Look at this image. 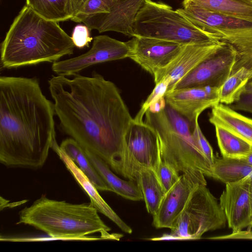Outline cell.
I'll list each match as a JSON object with an SVG mask.
<instances>
[{
    "label": "cell",
    "instance_id": "obj_1",
    "mask_svg": "<svg viewBox=\"0 0 252 252\" xmlns=\"http://www.w3.org/2000/svg\"><path fill=\"white\" fill-rule=\"evenodd\" d=\"M48 80L62 130L123 176L126 136L133 120L116 86L93 71Z\"/></svg>",
    "mask_w": 252,
    "mask_h": 252
},
{
    "label": "cell",
    "instance_id": "obj_2",
    "mask_svg": "<svg viewBox=\"0 0 252 252\" xmlns=\"http://www.w3.org/2000/svg\"><path fill=\"white\" fill-rule=\"evenodd\" d=\"M54 103L36 77H0V162L37 169L57 143Z\"/></svg>",
    "mask_w": 252,
    "mask_h": 252
},
{
    "label": "cell",
    "instance_id": "obj_3",
    "mask_svg": "<svg viewBox=\"0 0 252 252\" xmlns=\"http://www.w3.org/2000/svg\"><path fill=\"white\" fill-rule=\"evenodd\" d=\"M75 45L58 22L43 18L27 5L1 43V67L11 69L54 63L73 53Z\"/></svg>",
    "mask_w": 252,
    "mask_h": 252
},
{
    "label": "cell",
    "instance_id": "obj_4",
    "mask_svg": "<svg viewBox=\"0 0 252 252\" xmlns=\"http://www.w3.org/2000/svg\"><path fill=\"white\" fill-rule=\"evenodd\" d=\"M98 212L91 202L73 204L42 195L19 212L17 224L29 225L41 230L49 236V240H119L122 235L109 233L111 228Z\"/></svg>",
    "mask_w": 252,
    "mask_h": 252
},
{
    "label": "cell",
    "instance_id": "obj_5",
    "mask_svg": "<svg viewBox=\"0 0 252 252\" xmlns=\"http://www.w3.org/2000/svg\"><path fill=\"white\" fill-rule=\"evenodd\" d=\"M158 134L161 159L179 172L197 177H209L212 164L196 147L191 125L166 104L158 113L147 110L144 122Z\"/></svg>",
    "mask_w": 252,
    "mask_h": 252
},
{
    "label": "cell",
    "instance_id": "obj_6",
    "mask_svg": "<svg viewBox=\"0 0 252 252\" xmlns=\"http://www.w3.org/2000/svg\"><path fill=\"white\" fill-rule=\"evenodd\" d=\"M133 32V36L155 38L183 44L217 40L212 33L197 27L177 10L152 0H144L136 15Z\"/></svg>",
    "mask_w": 252,
    "mask_h": 252
},
{
    "label": "cell",
    "instance_id": "obj_7",
    "mask_svg": "<svg viewBox=\"0 0 252 252\" xmlns=\"http://www.w3.org/2000/svg\"><path fill=\"white\" fill-rule=\"evenodd\" d=\"M226 222L217 199L206 185H198L170 228V234L178 240L199 239L209 231L224 227Z\"/></svg>",
    "mask_w": 252,
    "mask_h": 252
},
{
    "label": "cell",
    "instance_id": "obj_8",
    "mask_svg": "<svg viewBox=\"0 0 252 252\" xmlns=\"http://www.w3.org/2000/svg\"><path fill=\"white\" fill-rule=\"evenodd\" d=\"M159 139L154 129L144 122H132L126 136L124 173L125 178L135 182L142 168L157 171L161 161Z\"/></svg>",
    "mask_w": 252,
    "mask_h": 252
},
{
    "label": "cell",
    "instance_id": "obj_9",
    "mask_svg": "<svg viewBox=\"0 0 252 252\" xmlns=\"http://www.w3.org/2000/svg\"><path fill=\"white\" fill-rule=\"evenodd\" d=\"M127 42H122L106 35L93 38L91 48L78 56L58 61L52 63L51 69L57 75L73 76L84 69L98 63L128 57Z\"/></svg>",
    "mask_w": 252,
    "mask_h": 252
},
{
    "label": "cell",
    "instance_id": "obj_10",
    "mask_svg": "<svg viewBox=\"0 0 252 252\" xmlns=\"http://www.w3.org/2000/svg\"><path fill=\"white\" fill-rule=\"evenodd\" d=\"M221 46L183 77L174 89L211 87L220 89L231 74L236 54L229 45Z\"/></svg>",
    "mask_w": 252,
    "mask_h": 252
},
{
    "label": "cell",
    "instance_id": "obj_11",
    "mask_svg": "<svg viewBox=\"0 0 252 252\" xmlns=\"http://www.w3.org/2000/svg\"><path fill=\"white\" fill-rule=\"evenodd\" d=\"M128 57L153 76L169 64L186 44L144 36H133L127 41Z\"/></svg>",
    "mask_w": 252,
    "mask_h": 252
},
{
    "label": "cell",
    "instance_id": "obj_12",
    "mask_svg": "<svg viewBox=\"0 0 252 252\" xmlns=\"http://www.w3.org/2000/svg\"><path fill=\"white\" fill-rule=\"evenodd\" d=\"M166 104L193 127L200 114L220 102L219 89L211 87L174 89L164 95Z\"/></svg>",
    "mask_w": 252,
    "mask_h": 252
},
{
    "label": "cell",
    "instance_id": "obj_13",
    "mask_svg": "<svg viewBox=\"0 0 252 252\" xmlns=\"http://www.w3.org/2000/svg\"><path fill=\"white\" fill-rule=\"evenodd\" d=\"M252 176L225 184L220 197V204L232 232L252 227V211L249 187Z\"/></svg>",
    "mask_w": 252,
    "mask_h": 252
},
{
    "label": "cell",
    "instance_id": "obj_14",
    "mask_svg": "<svg viewBox=\"0 0 252 252\" xmlns=\"http://www.w3.org/2000/svg\"><path fill=\"white\" fill-rule=\"evenodd\" d=\"M198 185H207L205 176L186 173L180 175L178 181L165 193L158 211L153 216V225L157 228L170 229Z\"/></svg>",
    "mask_w": 252,
    "mask_h": 252
},
{
    "label": "cell",
    "instance_id": "obj_15",
    "mask_svg": "<svg viewBox=\"0 0 252 252\" xmlns=\"http://www.w3.org/2000/svg\"><path fill=\"white\" fill-rule=\"evenodd\" d=\"M217 40L232 47L235 61L232 71L244 68L252 79V22L230 17L222 28L210 30Z\"/></svg>",
    "mask_w": 252,
    "mask_h": 252
},
{
    "label": "cell",
    "instance_id": "obj_16",
    "mask_svg": "<svg viewBox=\"0 0 252 252\" xmlns=\"http://www.w3.org/2000/svg\"><path fill=\"white\" fill-rule=\"evenodd\" d=\"M144 0H115L108 13L92 15L82 22L90 30L113 31L132 37L134 20Z\"/></svg>",
    "mask_w": 252,
    "mask_h": 252
},
{
    "label": "cell",
    "instance_id": "obj_17",
    "mask_svg": "<svg viewBox=\"0 0 252 252\" xmlns=\"http://www.w3.org/2000/svg\"><path fill=\"white\" fill-rule=\"evenodd\" d=\"M222 43L217 40L186 44L169 64L154 75L155 84L163 78H169L170 83L167 92L173 90L177 83L219 48Z\"/></svg>",
    "mask_w": 252,
    "mask_h": 252
},
{
    "label": "cell",
    "instance_id": "obj_18",
    "mask_svg": "<svg viewBox=\"0 0 252 252\" xmlns=\"http://www.w3.org/2000/svg\"><path fill=\"white\" fill-rule=\"evenodd\" d=\"M52 150L59 156L67 169L86 192L90 199V202L98 212L109 218L124 232L132 233L131 228L126 224L104 201L94 185L76 164L62 151L58 143L54 146Z\"/></svg>",
    "mask_w": 252,
    "mask_h": 252
},
{
    "label": "cell",
    "instance_id": "obj_19",
    "mask_svg": "<svg viewBox=\"0 0 252 252\" xmlns=\"http://www.w3.org/2000/svg\"><path fill=\"white\" fill-rule=\"evenodd\" d=\"M212 108L209 121L212 125L228 129L252 145V119L223 103H219Z\"/></svg>",
    "mask_w": 252,
    "mask_h": 252
},
{
    "label": "cell",
    "instance_id": "obj_20",
    "mask_svg": "<svg viewBox=\"0 0 252 252\" xmlns=\"http://www.w3.org/2000/svg\"><path fill=\"white\" fill-rule=\"evenodd\" d=\"M84 150L89 159L112 191L130 200H143L142 191L135 182L125 181L118 177L113 173L106 161L89 151Z\"/></svg>",
    "mask_w": 252,
    "mask_h": 252
},
{
    "label": "cell",
    "instance_id": "obj_21",
    "mask_svg": "<svg viewBox=\"0 0 252 252\" xmlns=\"http://www.w3.org/2000/svg\"><path fill=\"white\" fill-rule=\"evenodd\" d=\"M135 182L142 191L147 212L154 215L166 193L156 171L149 168H141L137 174Z\"/></svg>",
    "mask_w": 252,
    "mask_h": 252
},
{
    "label": "cell",
    "instance_id": "obj_22",
    "mask_svg": "<svg viewBox=\"0 0 252 252\" xmlns=\"http://www.w3.org/2000/svg\"><path fill=\"white\" fill-rule=\"evenodd\" d=\"M252 176V166L239 158L215 157L209 177L225 184L238 182Z\"/></svg>",
    "mask_w": 252,
    "mask_h": 252
},
{
    "label": "cell",
    "instance_id": "obj_23",
    "mask_svg": "<svg viewBox=\"0 0 252 252\" xmlns=\"http://www.w3.org/2000/svg\"><path fill=\"white\" fill-rule=\"evenodd\" d=\"M60 147L88 177L98 190L112 191L89 159L84 148L77 141L71 137L68 138L62 142Z\"/></svg>",
    "mask_w": 252,
    "mask_h": 252
},
{
    "label": "cell",
    "instance_id": "obj_24",
    "mask_svg": "<svg viewBox=\"0 0 252 252\" xmlns=\"http://www.w3.org/2000/svg\"><path fill=\"white\" fill-rule=\"evenodd\" d=\"M222 15L252 22V3L241 0H184Z\"/></svg>",
    "mask_w": 252,
    "mask_h": 252
},
{
    "label": "cell",
    "instance_id": "obj_25",
    "mask_svg": "<svg viewBox=\"0 0 252 252\" xmlns=\"http://www.w3.org/2000/svg\"><path fill=\"white\" fill-rule=\"evenodd\" d=\"M219 147L223 157L242 159L252 152V145L228 129L215 126Z\"/></svg>",
    "mask_w": 252,
    "mask_h": 252
},
{
    "label": "cell",
    "instance_id": "obj_26",
    "mask_svg": "<svg viewBox=\"0 0 252 252\" xmlns=\"http://www.w3.org/2000/svg\"><path fill=\"white\" fill-rule=\"evenodd\" d=\"M26 5L48 20L59 22L72 17L70 0H26Z\"/></svg>",
    "mask_w": 252,
    "mask_h": 252
},
{
    "label": "cell",
    "instance_id": "obj_27",
    "mask_svg": "<svg viewBox=\"0 0 252 252\" xmlns=\"http://www.w3.org/2000/svg\"><path fill=\"white\" fill-rule=\"evenodd\" d=\"M250 80V74L243 67L232 71L219 89L220 102L229 105L236 101Z\"/></svg>",
    "mask_w": 252,
    "mask_h": 252
},
{
    "label": "cell",
    "instance_id": "obj_28",
    "mask_svg": "<svg viewBox=\"0 0 252 252\" xmlns=\"http://www.w3.org/2000/svg\"><path fill=\"white\" fill-rule=\"evenodd\" d=\"M114 0H89L80 11L70 20L80 23L86 18L92 15L108 13Z\"/></svg>",
    "mask_w": 252,
    "mask_h": 252
},
{
    "label": "cell",
    "instance_id": "obj_29",
    "mask_svg": "<svg viewBox=\"0 0 252 252\" xmlns=\"http://www.w3.org/2000/svg\"><path fill=\"white\" fill-rule=\"evenodd\" d=\"M170 79L165 78L156 84L152 93L143 103L141 109L135 118H133L134 121L136 122H144L143 121L144 115H145L146 112L148 110L150 104L157 99L165 95L167 91Z\"/></svg>",
    "mask_w": 252,
    "mask_h": 252
},
{
    "label": "cell",
    "instance_id": "obj_30",
    "mask_svg": "<svg viewBox=\"0 0 252 252\" xmlns=\"http://www.w3.org/2000/svg\"><path fill=\"white\" fill-rule=\"evenodd\" d=\"M156 172L165 192L176 184L180 177L178 171L162 160L159 163Z\"/></svg>",
    "mask_w": 252,
    "mask_h": 252
},
{
    "label": "cell",
    "instance_id": "obj_31",
    "mask_svg": "<svg viewBox=\"0 0 252 252\" xmlns=\"http://www.w3.org/2000/svg\"><path fill=\"white\" fill-rule=\"evenodd\" d=\"M192 135L197 148L212 164L215 158L213 150L202 133L198 121L195 123L192 128Z\"/></svg>",
    "mask_w": 252,
    "mask_h": 252
},
{
    "label": "cell",
    "instance_id": "obj_32",
    "mask_svg": "<svg viewBox=\"0 0 252 252\" xmlns=\"http://www.w3.org/2000/svg\"><path fill=\"white\" fill-rule=\"evenodd\" d=\"M89 28L86 25H78L75 27L72 33V40L75 47L83 48L88 47L93 39L90 36Z\"/></svg>",
    "mask_w": 252,
    "mask_h": 252
},
{
    "label": "cell",
    "instance_id": "obj_33",
    "mask_svg": "<svg viewBox=\"0 0 252 252\" xmlns=\"http://www.w3.org/2000/svg\"><path fill=\"white\" fill-rule=\"evenodd\" d=\"M228 106L236 111H243L252 113V92L244 91L239 98Z\"/></svg>",
    "mask_w": 252,
    "mask_h": 252
},
{
    "label": "cell",
    "instance_id": "obj_34",
    "mask_svg": "<svg viewBox=\"0 0 252 252\" xmlns=\"http://www.w3.org/2000/svg\"><path fill=\"white\" fill-rule=\"evenodd\" d=\"M166 106V102L165 97L163 96L153 102L148 110L152 113H158L162 111Z\"/></svg>",
    "mask_w": 252,
    "mask_h": 252
},
{
    "label": "cell",
    "instance_id": "obj_35",
    "mask_svg": "<svg viewBox=\"0 0 252 252\" xmlns=\"http://www.w3.org/2000/svg\"><path fill=\"white\" fill-rule=\"evenodd\" d=\"M88 0H70L72 17L75 16L80 11Z\"/></svg>",
    "mask_w": 252,
    "mask_h": 252
},
{
    "label": "cell",
    "instance_id": "obj_36",
    "mask_svg": "<svg viewBox=\"0 0 252 252\" xmlns=\"http://www.w3.org/2000/svg\"><path fill=\"white\" fill-rule=\"evenodd\" d=\"M242 159L244 160L248 164L252 166V152Z\"/></svg>",
    "mask_w": 252,
    "mask_h": 252
},
{
    "label": "cell",
    "instance_id": "obj_37",
    "mask_svg": "<svg viewBox=\"0 0 252 252\" xmlns=\"http://www.w3.org/2000/svg\"><path fill=\"white\" fill-rule=\"evenodd\" d=\"M244 91L252 92V79L248 82L246 85Z\"/></svg>",
    "mask_w": 252,
    "mask_h": 252
},
{
    "label": "cell",
    "instance_id": "obj_38",
    "mask_svg": "<svg viewBox=\"0 0 252 252\" xmlns=\"http://www.w3.org/2000/svg\"><path fill=\"white\" fill-rule=\"evenodd\" d=\"M249 194H250V202L252 211V177L251 179L250 183V187H249Z\"/></svg>",
    "mask_w": 252,
    "mask_h": 252
},
{
    "label": "cell",
    "instance_id": "obj_39",
    "mask_svg": "<svg viewBox=\"0 0 252 252\" xmlns=\"http://www.w3.org/2000/svg\"><path fill=\"white\" fill-rule=\"evenodd\" d=\"M241 0L247 2H249V3H252V0Z\"/></svg>",
    "mask_w": 252,
    "mask_h": 252
}]
</instances>
